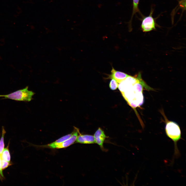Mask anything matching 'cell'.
<instances>
[{
    "mask_svg": "<svg viewBox=\"0 0 186 186\" xmlns=\"http://www.w3.org/2000/svg\"><path fill=\"white\" fill-rule=\"evenodd\" d=\"M144 88L149 90H153V89L148 86L141 77L137 82L121 93L128 104L134 110L138 117L139 116L136 108L142 105L144 101L143 93Z\"/></svg>",
    "mask_w": 186,
    "mask_h": 186,
    "instance_id": "6da1fadb",
    "label": "cell"
},
{
    "mask_svg": "<svg viewBox=\"0 0 186 186\" xmlns=\"http://www.w3.org/2000/svg\"><path fill=\"white\" fill-rule=\"evenodd\" d=\"M166 120L165 130L167 136L173 142L174 146V153L177 155L179 153L177 146V143L181 139V133L179 125L172 121Z\"/></svg>",
    "mask_w": 186,
    "mask_h": 186,
    "instance_id": "7a4b0ae2",
    "label": "cell"
},
{
    "mask_svg": "<svg viewBox=\"0 0 186 186\" xmlns=\"http://www.w3.org/2000/svg\"><path fill=\"white\" fill-rule=\"evenodd\" d=\"M33 91L28 90V87L16 91L10 94L6 95H0V97L4 99H9L19 101L29 102L33 99L32 97L35 94Z\"/></svg>",
    "mask_w": 186,
    "mask_h": 186,
    "instance_id": "3957f363",
    "label": "cell"
},
{
    "mask_svg": "<svg viewBox=\"0 0 186 186\" xmlns=\"http://www.w3.org/2000/svg\"><path fill=\"white\" fill-rule=\"evenodd\" d=\"M152 11L149 15L143 18L141 25V27L143 32H150L156 29V22L155 19L152 16Z\"/></svg>",
    "mask_w": 186,
    "mask_h": 186,
    "instance_id": "277c9868",
    "label": "cell"
},
{
    "mask_svg": "<svg viewBox=\"0 0 186 186\" xmlns=\"http://www.w3.org/2000/svg\"><path fill=\"white\" fill-rule=\"evenodd\" d=\"M94 136L95 143L98 144L103 151L105 150L103 144L106 139L107 137L104 131L99 128L95 133Z\"/></svg>",
    "mask_w": 186,
    "mask_h": 186,
    "instance_id": "5b68a950",
    "label": "cell"
},
{
    "mask_svg": "<svg viewBox=\"0 0 186 186\" xmlns=\"http://www.w3.org/2000/svg\"><path fill=\"white\" fill-rule=\"evenodd\" d=\"M75 142L87 144L95 143L94 136L88 134H82L80 133L77 138Z\"/></svg>",
    "mask_w": 186,
    "mask_h": 186,
    "instance_id": "8992f818",
    "label": "cell"
},
{
    "mask_svg": "<svg viewBox=\"0 0 186 186\" xmlns=\"http://www.w3.org/2000/svg\"><path fill=\"white\" fill-rule=\"evenodd\" d=\"M73 134V132L65 135L57 140L50 143L46 145L37 146L41 148H47L54 149L55 147L60 143L67 139L70 137Z\"/></svg>",
    "mask_w": 186,
    "mask_h": 186,
    "instance_id": "52a82bcc",
    "label": "cell"
},
{
    "mask_svg": "<svg viewBox=\"0 0 186 186\" xmlns=\"http://www.w3.org/2000/svg\"><path fill=\"white\" fill-rule=\"evenodd\" d=\"M128 75L125 73L117 71L112 68L111 71L110 77L111 79H114L119 83Z\"/></svg>",
    "mask_w": 186,
    "mask_h": 186,
    "instance_id": "ba28073f",
    "label": "cell"
},
{
    "mask_svg": "<svg viewBox=\"0 0 186 186\" xmlns=\"http://www.w3.org/2000/svg\"><path fill=\"white\" fill-rule=\"evenodd\" d=\"M140 0H133V12L131 19L129 23L130 28L131 27V25L132 22V20L134 15L137 12L139 11L138 5Z\"/></svg>",
    "mask_w": 186,
    "mask_h": 186,
    "instance_id": "9c48e42d",
    "label": "cell"
},
{
    "mask_svg": "<svg viewBox=\"0 0 186 186\" xmlns=\"http://www.w3.org/2000/svg\"><path fill=\"white\" fill-rule=\"evenodd\" d=\"M1 159H2L10 162V156L9 151L7 148L4 149L1 156Z\"/></svg>",
    "mask_w": 186,
    "mask_h": 186,
    "instance_id": "30bf717a",
    "label": "cell"
},
{
    "mask_svg": "<svg viewBox=\"0 0 186 186\" xmlns=\"http://www.w3.org/2000/svg\"><path fill=\"white\" fill-rule=\"evenodd\" d=\"M6 131L3 127H2V136L0 141V156H1L4 149V137Z\"/></svg>",
    "mask_w": 186,
    "mask_h": 186,
    "instance_id": "8fae6325",
    "label": "cell"
},
{
    "mask_svg": "<svg viewBox=\"0 0 186 186\" xmlns=\"http://www.w3.org/2000/svg\"><path fill=\"white\" fill-rule=\"evenodd\" d=\"M112 79L110 83L109 87L112 90H114L118 87L119 83L114 79Z\"/></svg>",
    "mask_w": 186,
    "mask_h": 186,
    "instance_id": "7c38bea8",
    "label": "cell"
},
{
    "mask_svg": "<svg viewBox=\"0 0 186 186\" xmlns=\"http://www.w3.org/2000/svg\"><path fill=\"white\" fill-rule=\"evenodd\" d=\"M10 162L1 159V165L2 170L7 167L9 165Z\"/></svg>",
    "mask_w": 186,
    "mask_h": 186,
    "instance_id": "4fadbf2b",
    "label": "cell"
},
{
    "mask_svg": "<svg viewBox=\"0 0 186 186\" xmlns=\"http://www.w3.org/2000/svg\"><path fill=\"white\" fill-rule=\"evenodd\" d=\"M180 6L183 9H185L186 0H181L180 2Z\"/></svg>",
    "mask_w": 186,
    "mask_h": 186,
    "instance_id": "5bb4252c",
    "label": "cell"
},
{
    "mask_svg": "<svg viewBox=\"0 0 186 186\" xmlns=\"http://www.w3.org/2000/svg\"><path fill=\"white\" fill-rule=\"evenodd\" d=\"M2 169L1 168V158H0V174L3 177V175L2 173Z\"/></svg>",
    "mask_w": 186,
    "mask_h": 186,
    "instance_id": "9a60e30c",
    "label": "cell"
},
{
    "mask_svg": "<svg viewBox=\"0 0 186 186\" xmlns=\"http://www.w3.org/2000/svg\"><path fill=\"white\" fill-rule=\"evenodd\" d=\"M0 158H1V157H0Z\"/></svg>",
    "mask_w": 186,
    "mask_h": 186,
    "instance_id": "2e32d148",
    "label": "cell"
}]
</instances>
